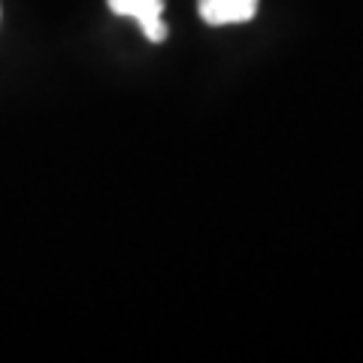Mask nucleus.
Wrapping results in <instances>:
<instances>
[{
  "instance_id": "obj_2",
  "label": "nucleus",
  "mask_w": 363,
  "mask_h": 363,
  "mask_svg": "<svg viewBox=\"0 0 363 363\" xmlns=\"http://www.w3.org/2000/svg\"><path fill=\"white\" fill-rule=\"evenodd\" d=\"M257 4L260 0H197L200 18L206 25H242L257 16Z\"/></svg>"
},
{
  "instance_id": "obj_1",
  "label": "nucleus",
  "mask_w": 363,
  "mask_h": 363,
  "mask_svg": "<svg viewBox=\"0 0 363 363\" xmlns=\"http://www.w3.org/2000/svg\"><path fill=\"white\" fill-rule=\"evenodd\" d=\"M116 16L133 18L143 28L149 43H164L167 40V25H164V0H106Z\"/></svg>"
}]
</instances>
